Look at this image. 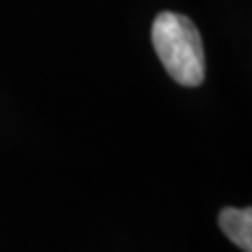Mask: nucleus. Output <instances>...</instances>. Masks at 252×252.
<instances>
[{"instance_id":"f257e3e1","label":"nucleus","mask_w":252,"mask_h":252,"mask_svg":"<svg viewBox=\"0 0 252 252\" xmlns=\"http://www.w3.org/2000/svg\"><path fill=\"white\" fill-rule=\"evenodd\" d=\"M154 52L166 72L182 87H198L206 77V54L194 21L178 12H161L152 24Z\"/></svg>"},{"instance_id":"f03ea898","label":"nucleus","mask_w":252,"mask_h":252,"mask_svg":"<svg viewBox=\"0 0 252 252\" xmlns=\"http://www.w3.org/2000/svg\"><path fill=\"white\" fill-rule=\"evenodd\" d=\"M217 222L231 243L252 252V208H224Z\"/></svg>"}]
</instances>
